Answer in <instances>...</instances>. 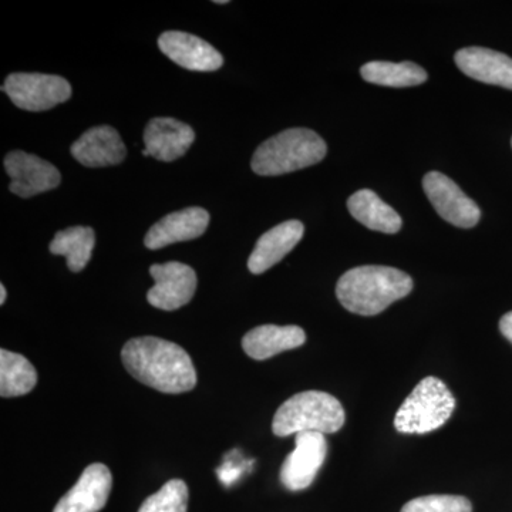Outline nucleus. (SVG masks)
Segmentation results:
<instances>
[{
  "mask_svg": "<svg viewBox=\"0 0 512 512\" xmlns=\"http://www.w3.org/2000/svg\"><path fill=\"white\" fill-rule=\"evenodd\" d=\"M195 140L191 126L170 117H157L147 124L144 131V157H154L158 161L178 160L190 150Z\"/></svg>",
  "mask_w": 512,
  "mask_h": 512,
  "instance_id": "nucleus-13",
  "label": "nucleus"
},
{
  "mask_svg": "<svg viewBox=\"0 0 512 512\" xmlns=\"http://www.w3.org/2000/svg\"><path fill=\"white\" fill-rule=\"evenodd\" d=\"M94 245L96 234L93 228L72 227L57 232L55 239L50 242L49 251L53 255L64 256L70 271L76 274L89 264Z\"/></svg>",
  "mask_w": 512,
  "mask_h": 512,
  "instance_id": "nucleus-20",
  "label": "nucleus"
},
{
  "mask_svg": "<svg viewBox=\"0 0 512 512\" xmlns=\"http://www.w3.org/2000/svg\"><path fill=\"white\" fill-rule=\"evenodd\" d=\"M305 227L301 221L282 222L269 229L256 242L254 251L248 259V269L252 274L259 275L281 262L303 238Z\"/></svg>",
  "mask_w": 512,
  "mask_h": 512,
  "instance_id": "nucleus-17",
  "label": "nucleus"
},
{
  "mask_svg": "<svg viewBox=\"0 0 512 512\" xmlns=\"http://www.w3.org/2000/svg\"><path fill=\"white\" fill-rule=\"evenodd\" d=\"M5 170L10 177V192L20 198L55 190L62 183V174L55 165L25 151L9 153L5 158Z\"/></svg>",
  "mask_w": 512,
  "mask_h": 512,
  "instance_id": "nucleus-9",
  "label": "nucleus"
},
{
  "mask_svg": "<svg viewBox=\"0 0 512 512\" xmlns=\"http://www.w3.org/2000/svg\"><path fill=\"white\" fill-rule=\"evenodd\" d=\"M210 224V214L204 208L191 207L165 215L156 222L144 238L148 249H161L177 242L191 241L204 235Z\"/></svg>",
  "mask_w": 512,
  "mask_h": 512,
  "instance_id": "nucleus-14",
  "label": "nucleus"
},
{
  "mask_svg": "<svg viewBox=\"0 0 512 512\" xmlns=\"http://www.w3.org/2000/svg\"><path fill=\"white\" fill-rule=\"evenodd\" d=\"M153 288L147 293V301L161 311H177L194 298L198 279L191 266L181 262H165L151 266Z\"/></svg>",
  "mask_w": 512,
  "mask_h": 512,
  "instance_id": "nucleus-8",
  "label": "nucleus"
},
{
  "mask_svg": "<svg viewBox=\"0 0 512 512\" xmlns=\"http://www.w3.org/2000/svg\"><path fill=\"white\" fill-rule=\"evenodd\" d=\"M36 383L35 366L25 356L0 350V396H25L35 389Z\"/></svg>",
  "mask_w": 512,
  "mask_h": 512,
  "instance_id": "nucleus-21",
  "label": "nucleus"
},
{
  "mask_svg": "<svg viewBox=\"0 0 512 512\" xmlns=\"http://www.w3.org/2000/svg\"><path fill=\"white\" fill-rule=\"evenodd\" d=\"M345 419V410L336 397L309 390L295 394L279 407L272 421V431L278 437L305 431L330 434L342 429Z\"/></svg>",
  "mask_w": 512,
  "mask_h": 512,
  "instance_id": "nucleus-4",
  "label": "nucleus"
},
{
  "mask_svg": "<svg viewBox=\"0 0 512 512\" xmlns=\"http://www.w3.org/2000/svg\"><path fill=\"white\" fill-rule=\"evenodd\" d=\"M348 208L355 220L373 231L396 234L402 229V217L372 190L355 192L348 200Z\"/></svg>",
  "mask_w": 512,
  "mask_h": 512,
  "instance_id": "nucleus-19",
  "label": "nucleus"
},
{
  "mask_svg": "<svg viewBox=\"0 0 512 512\" xmlns=\"http://www.w3.org/2000/svg\"><path fill=\"white\" fill-rule=\"evenodd\" d=\"M458 69L477 82L512 90V59L485 47H466L454 56Z\"/></svg>",
  "mask_w": 512,
  "mask_h": 512,
  "instance_id": "nucleus-16",
  "label": "nucleus"
},
{
  "mask_svg": "<svg viewBox=\"0 0 512 512\" xmlns=\"http://www.w3.org/2000/svg\"><path fill=\"white\" fill-rule=\"evenodd\" d=\"M306 342L305 330L299 326L262 325L249 330L242 339V348L255 360H266L299 348Z\"/></svg>",
  "mask_w": 512,
  "mask_h": 512,
  "instance_id": "nucleus-18",
  "label": "nucleus"
},
{
  "mask_svg": "<svg viewBox=\"0 0 512 512\" xmlns=\"http://www.w3.org/2000/svg\"><path fill=\"white\" fill-rule=\"evenodd\" d=\"M413 279L390 266L366 265L350 269L336 285V296L343 308L360 316H375L393 302L406 298Z\"/></svg>",
  "mask_w": 512,
  "mask_h": 512,
  "instance_id": "nucleus-2",
  "label": "nucleus"
},
{
  "mask_svg": "<svg viewBox=\"0 0 512 512\" xmlns=\"http://www.w3.org/2000/svg\"><path fill=\"white\" fill-rule=\"evenodd\" d=\"M295 444V450L286 457L281 468V481L288 490L301 491L318 476L328 456V443L325 434L305 431L296 434Z\"/></svg>",
  "mask_w": 512,
  "mask_h": 512,
  "instance_id": "nucleus-10",
  "label": "nucleus"
},
{
  "mask_svg": "<svg viewBox=\"0 0 512 512\" xmlns=\"http://www.w3.org/2000/svg\"><path fill=\"white\" fill-rule=\"evenodd\" d=\"M360 74L366 82L396 89L419 86L429 77L423 67L413 62H369L360 69Z\"/></svg>",
  "mask_w": 512,
  "mask_h": 512,
  "instance_id": "nucleus-22",
  "label": "nucleus"
},
{
  "mask_svg": "<svg viewBox=\"0 0 512 512\" xmlns=\"http://www.w3.org/2000/svg\"><path fill=\"white\" fill-rule=\"evenodd\" d=\"M72 156L84 167H111L123 163L127 148L116 128L99 126L90 128L79 140L74 141Z\"/></svg>",
  "mask_w": 512,
  "mask_h": 512,
  "instance_id": "nucleus-15",
  "label": "nucleus"
},
{
  "mask_svg": "<svg viewBox=\"0 0 512 512\" xmlns=\"http://www.w3.org/2000/svg\"><path fill=\"white\" fill-rule=\"evenodd\" d=\"M500 332L512 343V312L505 313L500 320Z\"/></svg>",
  "mask_w": 512,
  "mask_h": 512,
  "instance_id": "nucleus-25",
  "label": "nucleus"
},
{
  "mask_svg": "<svg viewBox=\"0 0 512 512\" xmlns=\"http://www.w3.org/2000/svg\"><path fill=\"white\" fill-rule=\"evenodd\" d=\"M456 409V399L437 377L421 380L394 417L399 433L426 434L440 429Z\"/></svg>",
  "mask_w": 512,
  "mask_h": 512,
  "instance_id": "nucleus-5",
  "label": "nucleus"
},
{
  "mask_svg": "<svg viewBox=\"0 0 512 512\" xmlns=\"http://www.w3.org/2000/svg\"><path fill=\"white\" fill-rule=\"evenodd\" d=\"M121 360L138 382L161 393L191 392L197 384V372L190 355L177 343L144 336L128 340Z\"/></svg>",
  "mask_w": 512,
  "mask_h": 512,
  "instance_id": "nucleus-1",
  "label": "nucleus"
},
{
  "mask_svg": "<svg viewBox=\"0 0 512 512\" xmlns=\"http://www.w3.org/2000/svg\"><path fill=\"white\" fill-rule=\"evenodd\" d=\"M188 487L183 480H171L150 495L138 512H187Z\"/></svg>",
  "mask_w": 512,
  "mask_h": 512,
  "instance_id": "nucleus-23",
  "label": "nucleus"
},
{
  "mask_svg": "<svg viewBox=\"0 0 512 512\" xmlns=\"http://www.w3.org/2000/svg\"><path fill=\"white\" fill-rule=\"evenodd\" d=\"M2 92L8 94L18 109L46 111L72 97V86L55 74L13 73L6 79Z\"/></svg>",
  "mask_w": 512,
  "mask_h": 512,
  "instance_id": "nucleus-6",
  "label": "nucleus"
},
{
  "mask_svg": "<svg viewBox=\"0 0 512 512\" xmlns=\"http://www.w3.org/2000/svg\"><path fill=\"white\" fill-rule=\"evenodd\" d=\"M328 153L325 140L309 128H289L264 141L252 157V171L275 177L320 163Z\"/></svg>",
  "mask_w": 512,
  "mask_h": 512,
  "instance_id": "nucleus-3",
  "label": "nucleus"
},
{
  "mask_svg": "<svg viewBox=\"0 0 512 512\" xmlns=\"http://www.w3.org/2000/svg\"><path fill=\"white\" fill-rule=\"evenodd\" d=\"M158 47L168 59L191 72H215L224 64V57L214 46L191 33L165 32L158 39Z\"/></svg>",
  "mask_w": 512,
  "mask_h": 512,
  "instance_id": "nucleus-11",
  "label": "nucleus"
},
{
  "mask_svg": "<svg viewBox=\"0 0 512 512\" xmlns=\"http://www.w3.org/2000/svg\"><path fill=\"white\" fill-rule=\"evenodd\" d=\"M214 3H218V5H225V3H228L227 0H217V2H214Z\"/></svg>",
  "mask_w": 512,
  "mask_h": 512,
  "instance_id": "nucleus-27",
  "label": "nucleus"
},
{
  "mask_svg": "<svg viewBox=\"0 0 512 512\" xmlns=\"http://www.w3.org/2000/svg\"><path fill=\"white\" fill-rule=\"evenodd\" d=\"M423 188L437 214L448 224L458 228L476 227L481 211L476 202L468 198L451 178L431 171L424 175Z\"/></svg>",
  "mask_w": 512,
  "mask_h": 512,
  "instance_id": "nucleus-7",
  "label": "nucleus"
},
{
  "mask_svg": "<svg viewBox=\"0 0 512 512\" xmlns=\"http://www.w3.org/2000/svg\"><path fill=\"white\" fill-rule=\"evenodd\" d=\"M111 485L109 467L94 463L83 471L72 490L60 498L53 512H99L109 501Z\"/></svg>",
  "mask_w": 512,
  "mask_h": 512,
  "instance_id": "nucleus-12",
  "label": "nucleus"
},
{
  "mask_svg": "<svg viewBox=\"0 0 512 512\" xmlns=\"http://www.w3.org/2000/svg\"><path fill=\"white\" fill-rule=\"evenodd\" d=\"M402 512H473V505L460 495H426L409 501Z\"/></svg>",
  "mask_w": 512,
  "mask_h": 512,
  "instance_id": "nucleus-24",
  "label": "nucleus"
},
{
  "mask_svg": "<svg viewBox=\"0 0 512 512\" xmlns=\"http://www.w3.org/2000/svg\"><path fill=\"white\" fill-rule=\"evenodd\" d=\"M6 296H8V293H6L5 285H0V305L6 302Z\"/></svg>",
  "mask_w": 512,
  "mask_h": 512,
  "instance_id": "nucleus-26",
  "label": "nucleus"
}]
</instances>
